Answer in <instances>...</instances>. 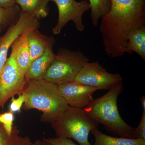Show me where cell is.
<instances>
[{
  "label": "cell",
  "instance_id": "obj_1",
  "mask_svg": "<svg viewBox=\"0 0 145 145\" xmlns=\"http://www.w3.org/2000/svg\"><path fill=\"white\" fill-rule=\"evenodd\" d=\"M109 13L101 18L100 31L106 53L121 56L127 52L128 38L145 26V0H110Z\"/></svg>",
  "mask_w": 145,
  "mask_h": 145
},
{
  "label": "cell",
  "instance_id": "obj_2",
  "mask_svg": "<svg viewBox=\"0 0 145 145\" xmlns=\"http://www.w3.org/2000/svg\"><path fill=\"white\" fill-rule=\"evenodd\" d=\"M24 92L26 96L24 109L42 111L40 120L45 123H53L70 107L58 85L44 79L28 80Z\"/></svg>",
  "mask_w": 145,
  "mask_h": 145
},
{
  "label": "cell",
  "instance_id": "obj_3",
  "mask_svg": "<svg viewBox=\"0 0 145 145\" xmlns=\"http://www.w3.org/2000/svg\"><path fill=\"white\" fill-rule=\"evenodd\" d=\"M123 84H117L103 96L93 99L84 109L91 118L103 125L108 132L120 137L133 138L135 128L124 121L117 106L118 97L123 89Z\"/></svg>",
  "mask_w": 145,
  "mask_h": 145
},
{
  "label": "cell",
  "instance_id": "obj_4",
  "mask_svg": "<svg viewBox=\"0 0 145 145\" xmlns=\"http://www.w3.org/2000/svg\"><path fill=\"white\" fill-rule=\"evenodd\" d=\"M99 125L84 108L70 106L51 126L56 137L73 139L80 145H92L89 141V135Z\"/></svg>",
  "mask_w": 145,
  "mask_h": 145
},
{
  "label": "cell",
  "instance_id": "obj_5",
  "mask_svg": "<svg viewBox=\"0 0 145 145\" xmlns=\"http://www.w3.org/2000/svg\"><path fill=\"white\" fill-rule=\"evenodd\" d=\"M88 62L89 59L80 50L60 49L45 73L43 79L57 85L74 81L83 66Z\"/></svg>",
  "mask_w": 145,
  "mask_h": 145
},
{
  "label": "cell",
  "instance_id": "obj_6",
  "mask_svg": "<svg viewBox=\"0 0 145 145\" xmlns=\"http://www.w3.org/2000/svg\"><path fill=\"white\" fill-rule=\"evenodd\" d=\"M27 81L11 52L0 73V107L13 96L23 93Z\"/></svg>",
  "mask_w": 145,
  "mask_h": 145
},
{
  "label": "cell",
  "instance_id": "obj_7",
  "mask_svg": "<svg viewBox=\"0 0 145 145\" xmlns=\"http://www.w3.org/2000/svg\"><path fill=\"white\" fill-rule=\"evenodd\" d=\"M74 81L98 90H110L123 82L119 73H110L97 61L87 62L75 78Z\"/></svg>",
  "mask_w": 145,
  "mask_h": 145
},
{
  "label": "cell",
  "instance_id": "obj_8",
  "mask_svg": "<svg viewBox=\"0 0 145 145\" xmlns=\"http://www.w3.org/2000/svg\"><path fill=\"white\" fill-rule=\"evenodd\" d=\"M56 4L58 8L59 17L56 25L52 29V33L58 35L69 22L72 21L76 29L80 32L85 27L83 23L84 13L90 9L87 0L78 2L75 0H49Z\"/></svg>",
  "mask_w": 145,
  "mask_h": 145
},
{
  "label": "cell",
  "instance_id": "obj_9",
  "mask_svg": "<svg viewBox=\"0 0 145 145\" xmlns=\"http://www.w3.org/2000/svg\"><path fill=\"white\" fill-rule=\"evenodd\" d=\"M40 20L30 13L21 11L18 20L9 26L0 38V73L7 60L9 48L19 36L40 27Z\"/></svg>",
  "mask_w": 145,
  "mask_h": 145
},
{
  "label": "cell",
  "instance_id": "obj_10",
  "mask_svg": "<svg viewBox=\"0 0 145 145\" xmlns=\"http://www.w3.org/2000/svg\"><path fill=\"white\" fill-rule=\"evenodd\" d=\"M61 95L68 105L72 107L84 108L93 100L97 88L84 85L75 81L66 82L58 85Z\"/></svg>",
  "mask_w": 145,
  "mask_h": 145
},
{
  "label": "cell",
  "instance_id": "obj_11",
  "mask_svg": "<svg viewBox=\"0 0 145 145\" xmlns=\"http://www.w3.org/2000/svg\"><path fill=\"white\" fill-rule=\"evenodd\" d=\"M27 38L30 53L29 67L32 62L41 56L48 48L53 46L55 41L53 37L44 36L38 29L28 32L27 34Z\"/></svg>",
  "mask_w": 145,
  "mask_h": 145
},
{
  "label": "cell",
  "instance_id": "obj_12",
  "mask_svg": "<svg viewBox=\"0 0 145 145\" xmlns=\"http://www.w3.org/2000/svg\"><path fill=\"white\" fill-rule=\"evenodd\" d=\"M53 46L48 48L41 56L34 60L25 74L27 80H39L43 79L44 76L50 65L56 57L53 52Z\"/></svg>",
  "mask_w": 145,
  "mask_h": 145
},
{
  "label": "cell",
  "instance_id": "obj_13",
  "mask_svg": "<svg viewBox=\"0 0 145 145\" xmlns=\"http://www.w3.org/2000/svg\"><path fill=\"white\" fill-rule=\"evenodd\" d=\"M27 33L19 36L11 46V52L14 54L18 67L25 74L28 70L30 61V53L27 38Z\"/></svg>",
  "mask_w": 145,
  "mask_h": 145
},
{
  "label": "cell",
  "instance_id": "obj_14",
  "mask_svg": "<svg viewBox=\"0 0 145 145\" xmlns=\"http://www.w3.org/2000/svg\"><path fill=\"white\" fill-rule=\"evenodd\" d=\"M91 132L95 138L92 145H145V140L143 139L112 137L101 132L98 128Z\"/></svg>",
  "mask_w": 145,
  "mask_h": 145
},
{
  "label": "cell",
  "instance_id": "obj_15",
  "mask_svg": "<svg viewBox=\"0 0 145 145\" xmlns=\"http://www.w3.org/2000/svg\"><path fill=\"white\" fill-rule=\"evenodd\" d=\"M49 0H16L21 11L30 13L39 20L46 18L49 14Z\"/></svg>",
  "mask_w": 145,
  "mask_h": 145
},
{
  "label": "cell",
  "instance_id": "obj_16",
  "mask_svg": "<svg viewBox=\"0 0 145 145\" xmlns=\"http://www.w3.org/2000/svg\"><path fill=\"white\" fill-rule=\"evenodd\" d=\"M127 53H137L145 61V26L133 31L129 36L127 42Z\"/></svg>",
  "mask_w": 145,
  "mask_h": 145
},
{
  "label": "cell",
  "instance_id": "obj_17",
  "mask_svg": "<svg viewBox=\"0 0 145 145\" xmlns=\"http://www.w3.org/2000/svg\"><path fill=\"white\" fill-rule=\"evenodd\" d=\"M20 132L17 127L14 126L12 133L9 135L2 125L0 126V145H32L33 143L30 138L27 136H20Z\"/></svg>",
  "mask_w": 145,
  "mask_h": 145
},
{
  "label": "cell",
  "instance_id": "obj_18",
  "mask_svg": "<svg viewBox=\"0 0 145 145\" xmlns=\"http://www.w3.org/2000/svg\"><path fill=\"white\" fill-rule=\"evenodd\" d=\"M90 5V17L93 26L96 27L100 18L109 12L111 7L110 0H89Z\"/></svg>",
  "mask_w": 145,
  "mask_h": 145
},
{
  "label": "cell",
  "instance_id": "obj_19",
  "mask_svg": "<svg viewBox=\"0 0 145 145\" xmlns=\"http://www.w3.org/2000/svg\"><path fill=\"white\" fill-rule=\"evenodd\" d=\"M21 12L20 8L16 4L8 8L0 7V25H10L18 20Z\"/></svg>",
  "mask_w": 145,
  "mask_h": 145
},
{
  "label": "cell",
  "instance_id": "obj_20",
  "mask_svg": "<svg viewBox=\"0 0 145 145\" xmlns=\"http://www.w3.org/2000/svg\"><path fill=\"white\" fill-rule=\"evenodd\" d=\"M14 119V113L10 111L0 114V123L8 135L12 133Z\"/></svg>",
  "mask_w": 145,
  "mask_h": 145
},
{
  "label": "cell",
  "instance_id": "obj_21",
  "mask_svg": "<svg viewBox=\"0 0 145 145\" xmlns=\"http://www.w3.org/2000/svg\"><path fill=\"white\" fill-rule=\"evenodd\" d=\"M17 99L14 96L11 97V103L9 106V111L14 113L20 112L21 108L26 100L25 93H23L19 94Z\"/></svg>",
  "mask_w": 145,
  "mask_h": 145
},
{
  "label": "cell",
  "instance_id": "obj_22",
  "mask_svg": "<svg viewBox=\"0 0 145 145\" xmlns=\"http://www.w3.org/2000/svg\"><path fill=\"white\" fill-rule=\"evenodd\" d=\"M132 136L134 139H143L145 140V111H143L140 123L137 128L134 129Z\"/></svg>",
  "mask_w": 145,
  "mask_h": 145
},
{
  "label": "cell",
  "instance_id": "obj_23",
  "mask_svg": "<svg viewBox=\"0 0 145 145\" xmlns=\"http://www.w3.org/2000/svg\"><path fill=\"white\" fill-rule=\"evenodd\" d=\"M43 140L49 145H77L71 139L65 137H56L53 138H44Z\"/></svg>",
  "mask_w": 145,
  "mask_h": 145
},
{
  "label": "cell",
  "instance_id": "obj_24",
  "mask_svg": "<svg viewBox=\"0 0 145 145\" xmlns=\"http://www.w3.org/2000/svg\"><path fill=\"white\" fill-rule=\"evenodd\" d=\"M16 4V0H0V7L2 8H9Z\"/></svg>",
  "mask_w": 145,
  "mask_h": 145
},
{
  "label": "cell",
  "instance_id": "obj_25",
  "mask_svg": "<svg viewBox=\"0 0 145 145\" xmlns=\"http://www.w3.org/2000/svg\"><path fill=\"white\" fill-rule=\"evenodd\" d=\"M32 145H49L43 140H37L35 142L33 143Z\"/></svg>",
  "mask_w": 145,
  "mask_h": 145
},
{
  "label": "cell",
  "instance_id": "obj_26",
  "mask_svg": "<svg viewBox=\"0 0 145 145\" xmlns=\"http://www.w3.org/2000/svg\"><path fill=\"white\" fill-rule=\"evenodd\" d=\"M143 108V111H145V96H143L140 99Z\"/></svg>",
  "mask_w": 145,
  "mask_h": 145
},
{
  "label": "cell",
  "instance_id": "obj_27",
  "mask_svg": "<svg viewBox=\"0 0 145 145\" xmlns=\"http://www.w3.org/2000/svg\"><path fill=\"white\" fill-rule=\"evenodd\" d=\"M3 29V26L1 25H0V33H1V31H2V30Z\"/></svg>",
  "mask_w": 145,
  "mask_h": 145
}]
</instances>
